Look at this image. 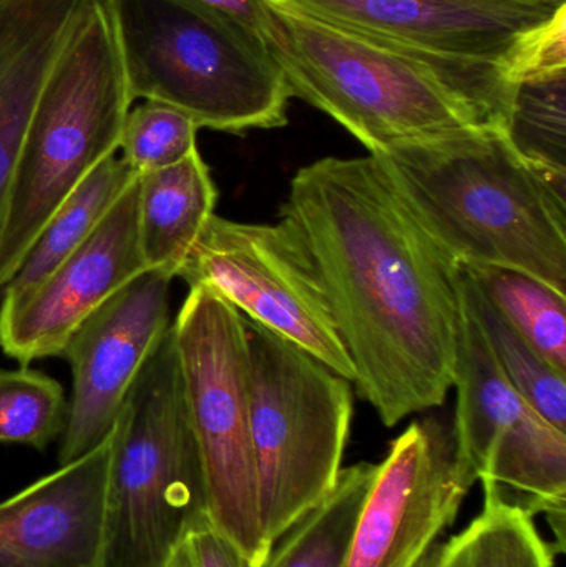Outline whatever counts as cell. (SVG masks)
Wrapping results in <instances>:
<instances>
[{
	"label": "cell",
	"mask_w": 566,
	"mask_h": 567,
	"mask_svg": "<svg viewBox=\"0 0 566 567\" xmlns=\"http://www.w3.org/2000/svg\"><path fill=\"white\" fill-rule=\"evenodd\" d=\"M215 183L198 150L138 178V233L148 271L178 278L215 216Z\"/></svg>",
	"instance_id": "ac0fdd59"
},
{
	"label": "cell",
	"mask_w": 566,
	"mask_h": 567,
	"mask_svg": "<svg viewBox=\"0 0 566 567\" xmlns=\"http://www.w3.org/2000/svg\"><path fill=\"white\" fill-rule=\"evenodd\" d=\"M457 289L522 399L548 423L566 432V373L558 372L518 336L462 268L457 271Z\"/></svg>",
	"instance_id": "44dd1931"
},
{
	"label": "cell",
	"mask_w": 566,
	"mask_h": 567,
	"mask_svg": "<svg viewBox=\"0 0 566 567\" xmlns=\"http://www.w3.org/2000/svg\"><path fill=\"white\" fill-rule=\"evenodd\" d=\"M555 553L534 519L484 509L461 535L442 545L438 567H554Z\"/></svg>",
	"instance_id": "cb8c5ba5"
},
{
	"label": "cell",
	"mask_w": 566,
	"mask_h": 567,
	"mask_svg": "<svg viewBox=\"0 0 566 567\" xmlns=\"http://www.w3.org/2000/svg\"><path fill=\"white\" fill-rule=\"evenodd\" d=\"M66 409L65 392L52 377L27 365L0 369V443L45 449L62 435Z\"/></svg>",
	"instance_id": "d4e9b609"
},
{
	"label": "cell",
	"mask_w": 566,
	"mask_h": 567,
	"mask_svg": "<svg viewBox=\"0 0 566 567\" xmlns=\"http://www.w3.org/2000/svg\"><path fill=\"white\" fill-rule=\"evenodd\" d=\"M484 509H508L534 519L566 512V432L532 406L495 443L482 472Z\"/></svg>",
	"instance_id": "e0dca14e"
},
{
	"label": "cell",
	"mask_w": 566,
	"mask_h": 567,
	"mask_svg": "<svg viewBox=\"0 0 566 567\" xmlns=\"http://www.w3.org/2000/svg\"><path fill=\"white\" fill-rule=\"evenodd\" d=\"M281 218L315 261L359 395L382 423L442 405L454 385L459 268L374 156H329L299 169Z\"/></svg>",
	"instance_id": "6da1fadb"
},
{
	"label": "cell",
	"mask_w": 566,
	"mask_h": 567,
	"mask_svg": "<svg viewBox=\"0 0 566 567\" xmlns=\"http://www.w3.org/2000/svg\"><path fill=\"white\" fill-rule=\"evenodd\" d=\"M504 133L525 162L566 178V65L515 80Z\"/></svg>",
	"instance_id": "603a6c76"
},
{
	"label": "cell",
	"mask_w": 566,
	"mask_h": 567,
	"mask_svg": "<svg viewBox=\"0 0 566 567\" xmlns=\"http://www.w3.org/2000/svg\"><path fill=\"white\" fill-rule=\"evenodd\" d=\"M442 545H432L431 549L419 559L418 565L414 567H438L439 558H441Z\"/></svg>",
	"instance_id": "f1b7e54d"
},
{
	"label": "cell",
	"mask_w": 566,
	"mask_h": 567,
	"mask_svg": "<svg viewBox=\"0 0 566 567\" xmlns=\"http://www.w3.org/2000/svg\"><path fill=\"white\" fill-rule=\"evenodd\" d=\"M452 386L457 389L452 426L455 465L465 485L472 488L481 480L502 433L531 405L505 377L474 313L462 299Z\"/></svg>",
	"instance_id": "2e32d148"
},
{
	"label": "cell",
	"mask_w": 566,
	"mask_h": 567,
	"mask_svg": "<svg viewBox=\"0 0 566 567\" xmlns=\"http://www.w3.org/2000/svg\"><path fill=\"white\" fill-rule=\"evenodd\" d=\"M265 45L291 96L325 112L369 152L472 126L504 130L505 66L409 49L266 0Z\"/></svg>",
	"instance_id": "7a4b0ae2"
},
{
	"label": "cell",
	"mask_w": 566,
	"mask_h": 567,
	"mask_svg": "<svg viewBox=\"0 0 566 567\" xmlns=\"http://www.w3.org/2000/svg\"><path fill=\"white\" fill-rule=\"evenodd\" d=\"M372 156L457 268L512 269L566 293V178L525 162L502 130L472 126Z\"/></svg>",
	"instance_id": "3957f363"
},
{
	"label": "cell",
	"mask_w": 566,
	"mask_h": 567,
	"mask_svg": "<svg viewBox=\"0 0 566 567\" xmlns=\"http://www.w3.org/2000/svg\"><path fill=\"white\" fill-rule=\"evenodd\" d=\"M133 100L165 103L198 128L288 123L285 76L261 40L198 0H103Z\"/></svg>",
	"instance_id": "277c9868"
},
{
	"label": "cell",
	"mask_w": 566,
	"mask_h": 567,
	"mask_svg": "<svg viewBox=\"0 0 566 567\" xmlns=\"http://www.w3.org/2000/svg\"><path fill=\"white\" fill-rule=\"evenodd\" d=\"M378 465L342 468L331 492L306 512L275 545L261 567H346L362 506Z\"/></svg>",
	"instance_id": "ffe728a7"
},
{
	"label": "cell",
	"mask_w": 566,
	"mask_h": 567,
	"mask_svg": "<svg viewBox=\"0 0 566 567\" xmlns=\"http://www.w3.org/2000/svg\"><path fill=\"white\" fill-rule=\"evenodd\" d=\"M138 178L122 156L103 159L43 226L22 265L2 289L0 313L19 307L60 262L85 243Z\"/></svg>",
	"instance_id": "d6986e66"
},
{
	"label": "cell",
	"mask_w": 566,
	"mask_h": 567,
	"mask_svg": "<svg viewBox=\"0 0 566 567\" xmlns=\"http://www.w3.org/2000/svg\"><path fill=\"white\" fill-rule=\"evenodd\" d=\"M178 278L209 287L253 322L354 382L318 269L288 219L248 225L213 216Z\"/></svg>",
	"instance_id": "9c48e42d"
},
{
	"label": "cell",
	"mask_w": 566,
	"mask_h": 567,
	"mask_svg": "<svg viewBox=\"0 0 566 567\" xmlns=\"http://www.w3.org/2000/svg\"><path fill=\"white\" fill-rule=\"evenodd\" d=\"M145 271L136 179L85 243L19 307L0 313V349L22 365L62 357L83 320Z\"/></svg>",
	"instance_id": "4fadbf2b"
},
{
	"label": "cell",
	"mask_w": 566,
	"mask_h": 567,
	"mask_svg": "<svg viewBox=\"0 0 566 567\" xmlns=\"http://www.w3.org/2000/svg\"><path fill=\"white\" fill-rule=\"evenodd\" d=\"M172 327L209 522L253 567H261L269 548L249 426L245 317L209 287L193 286Z\"/></svg>",
	"instance_id": "ba28073f"
},
{
	"label": "cell",
	"mask_w": 566,
	"mask_h": 567,
	"mask_svg": "<svg viewBox=\"0 0 566 567\" xmlns=\"http://www.w3.org/2000/svg\"><path fill=\"white\" fill-rule=\"evenodd\" d=\"M133 100L112 19L90 0L30 115L0 231V289L73 189L119 152Z\"/></svg>",
	"instance_id": "5b68a950"
},
{
	"label": "cell",
	"mask_w": 566,
	"mask_h": 567,
	"mask_svg": "<svg viewBox=\"0 0 566 567\" xmlns=\"http://www.w3.org/2000/svg\"><path fill=\"white\" fill-rule=\"evenodd\" d=\"M198 130L186 113L143 100L126 113L120 132V156L138 176L169 168L198 150Z\"/></svg>",
	"instance_id": "484cf974"
},
{
	"label": "cell",
	"mask_w": 566,
	"mask_h": 567,
	"mask_svg": "<svg viewBox=\"0 0 566 567\" xmlns=\"http://www.w3.org/2000/svg\"><path fill=\"white\" fill-rule=\"evenodd\" d=\"M165 567H189L188 561H186L185 553H183L182 546L176 549L175 555L169 559L168 565Z\"/></svg>",
	"instance_id": "f546056e"
},
{
	"label": "cell",
	"mask_w": 566,
	"mask_h": 567,
	"mask_svg": "<svg viewBox=\"0 0 566 567\" xmlns=\"http://www.w3.org/2000/svg\"><path fill=\"white\" fill-rule=\"evenodd\" d=\"M259 519L271 546L338 482L351 430L349 380L245 319Z\"/></svg>",
	"instance_id": "52a82bcc"
},
{
	"label": "cell",
	"mask_w": 566,
	"mask_h": 567,
	"mask_svg": "<svg viewBox=\"0 0 566 567\" xmlns=\"http://www.w3.org/2000/svg\"><path fill=\"white\" fill-rule=\"evenodd\" d=\"M218 12L225 13L229 19L248 30L256 39L265 43L269 29L268 9L266 0H198Z\"/></svg>",
	"instance_id": "83f0119b"
},
{
	"label": "cell",
	"mask_w": 566,
	"mask_h": 567,
	"mask_svg": "<svg viewBox=\"0 0 566 567\" xmlns=\"http://www.w3.org/2000/svg\"><path fill=\"white\" fill-rule=\"evenodd\" d=\"M90 0H0V231L37 96Z\"/></svg>",
	"instance_id": "9a60e30c"
},
{
	"label": "cell",
	"mask_w": 566,
	"mask_h": 567,
	"mask_svg": "<svg viewBox=\"0 0 566 567\" xmlns=\"http://www.w3.org/2000/svg\"><path fill=\"white\" fill-rule=\"evenodd\" d=\"M113 430L99 446L0 503V567H100Z\"/></svg>",
	"instance_id": "5bb4252c"
},
{
	"label": "cell",
	"mask_w": 566,
	"mask_h": 567,
	"mask_svg": "<svg viewBox=\"0 0 566 567\" xmlns=\"http://www.w3.org/2000/svg\"><path fill=\"white\" fill-rule=\"evenodd\" d=\"M173 278L145 271L113 293L70 337L73 393L66 409L60 465L92 452L112 433L123 402L169 327Z\"/></svg>",
	"instance_id": "8fae6325"
},
{
	"label": "cell",
	"mask_w": 566,
	"mask_h": 567,
	"mask_svg": "<svg viewBox=\"0 0 566 567\" xmlns=\"http://www.w3.org/2000/svg\"><path fill=\"white\" fill-rule=\"evenodd\" d=\"M518 336L566 373V293L521 271L462 268Z\"/></svg>",
	"instance_id": "7402d4cb"
},
{
	"label": "cell",
	"mask_w": 566,
	"mask_h": 567,
	"mask_svg": "<svg viewBox=\"0 0 566 567\" xmlns=\"http://www.w3.org/2000/svg\"><path fill=\"white\" fill-rule=\"evenodd\" d=\"M179 546L189 567H253L248 558L213 526L209 518L193 526Z\"/></svg>",
	"instance_id": "4316f807"
},
{
	"label": "cell",
	"mask_w": 566,
	"mask_h": 567,
	"mask_svg": "<svg viewBox=\"0 0 566 567\" xmlns=\"http://www.w3.org/2000/svg\"><path fill=\"white\" fill-rule=\"evenodd\" d=\"M205 518V478L169 327L113 426L100 567H165Z\"/></svg>",
	"instance_id": "8992f818"
},
{
	"label": "cell",
	"mask_w": 566,
	"mask_h": 567,
	"mask_svg": "<svg viewBox=\"0 0 566 567\" xmlns=\"http://www.w3.org/2000/svg\"><path fill=\"white\" fill-rule=\"evenodd\" d=\"M469 489L452 429L435 416L412 423L378 465L346 567H414L455 522Z\"/></svg>",
	"instance_id": "7c38bea8"
},
{
	"label": "cell",
	"mask_w": 566,
	"mask_h": 567,
	"mask_svg": "<svg viewBox=\"0 0 566 567\" xmlns=\"http://www.w3.org/2000/svg\"><path fill=\"white\" fill-rule=\"evenodd\" d=\"M326 22L512 80L566 65V0H281Z\"/></svg>",
	"instance_id": "30bf717a"
}]
</instances>
